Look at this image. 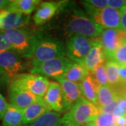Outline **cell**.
Wrapping results in <instances>:
<instances>
[{"label":"cell","instance_id":"cell-1","mask_svg":"<svg viewBox=\"0 0 126 126\" xmlns=\"http://www.w3.org/2000/svg\"><path fill=\"white\" fill-rule=\"evenodd\" d=\"M64 12L62 25L63 32L69 36H83L96 39L99 38L104 30L90 19L88 15L79 8H69Z\"/></svg>","mask_w":126,"mask_h":126},{"label":"cell","instance_id":"cell-2","mask_svg":"<svg viewBox=\"0 0 126 126\" xmlns=\"http://www.w3.org/2000/svg\"><path fill=\"white\" fill-rule=\"evenodd\" d=\"M99 113L97 106L83 97L62 116L57 126H88Z\"/></svg>","mask_w":126,"mask_h":126},{"label":"cell","instance_id":"cell-3","mask_svg":"<svg viewBox=\"0 0 126 126\" xmlns=\"http://www.w3.org/2000/svg\"><path fill=\"white\" fill-rule=\"evenodd\" d=\"M65 46L56 38L38 35L32 64L36 67L39 64L52 59L64 57Z\"/></svg>","mask_w":126,"mask_h":126},{"label":"cell","instance_id":"cell-4","mask_svg":"<svg viewBox=\"0 0 126 126\" xmlns=\"http://www.w3.org/2000/svg\"><path fill=\"white\" fill-rule=\"evenodd\" d=\"M11 46V50L23 58L32 59L34 52L38 35L25 28L2 32Z\"/></svg>","mask_w":126,"mask_h":126},{"label":"cell","instance_id":"cell-5","mask_svg":"<svg viewBox=\"0 0 126 126\" xmlns=\"http://www.w3.org/2000/svg\"><path fill=\"white\" fill-rule=\"evenodd\" d=\"M50 82L47 78L31 73H21L17 75L9 83V87L25 90L43 99Z\"/></svg>","mask_w":126,"mask_h":126},{"label":"cell","instance_id":"cell-6","mask_svg":"<svg viewBox=\"0 0 126 126\" xmlns=\"http://www.w3.org/2000/svg\"><path fill=\"white\" fill-rule=\"evenodd\" d=\"M86 9L88 17L97 25L103 29H120L121 15L120 11L109 7L97 9L87 4L85 1H81Z\"/></svg>","mask_w":126,"mask_h":126},{"label":"cell","instance_id":"cell-7","mask_svg":"<svg viewBox=\"0 0 126 126\" xmlns=\"http://www.w3.org/2000/svg\"><path fill=\"white\" fill-rule=\"evenodd\" d=\"M26 68L23 58L12 50L0 53V76L9 83Z\"/></svg>","mask_w":126,"mask_h":126},{"label":"cell","instance_id":"cell-8","mask_svg":"<svg viewBox=\"0 0 126 126\" xmlns=\"http://www.w3.org/2000/svg\"><path fill=\"white\" fill-rule=\"evenodd\" d=\"M73 63L67 57H61L39 64L36 67H33L30 71L33 74L46 78L50 77L56 80L64 76Z\"/></svg>","mask_w":126,"mask_h":126},{"label":"cell","instance_id":"cell-9","mask_svg":"<svg viewBox=\"0 0 126 126\" xmlns=\"http://www.w3.org/2000/svg\"><path fill=\"white\" fill-rule=\"evenodd\" d=\"M95 39L83 36H74L68 39L65 46V55L73 63L82 64L89 53Z\"/></svg>","mask_w":126,"mask_h":126},{"label":"cell","instance_id":"cell-10","mask_svg":"<svg viewBox=\"0 0 126 126\" xmlns=\"http://www.w3.org/2000/svg\"><path fill=\"white\" fill-rule=\"evenodd\" d=\"M126 39V32L120 29H105L99 37L105 58L109 60L113 53Z\"/></svg>","mask_w":126,"mask_h":126},{"label":"cell","instance_id":"cell-11","mask_svg":"<svg viewBox=\"0 0 126 126\" xmlns=\"http://www.w3.org/2000/svg\"><path fill=\"white\" fill-rule=\"evenodd\" d=\"M30 21V16L7 9L0 11L1 32L21 29L27 26Z\"/></svg>","mask_w":126,"mask_h":126},{"label":"cell","instance_id":"cell-12","mask_svg":"<svg viewBox=\"0 0 126 126\" xmlns=\"http://www.w3.org/2000/svg\"><path fill=\"white\" fill-rule=\"evenodd\" d=\"M62 88L63 112L68 111L83 97L81 93L80 83H74L63 78L56 79Z\"/></svg>","mask_w":126,"mask_h":126},{"label":"cell","instance_id":"cell-13","mask_svg":"<svg viewBox=\"0 0 126 126\" xmlns=\"http://www.w3.org/2000/svg\"><path fill=\"white\" fill-rule=\"evenodd\" d=\"M43 101L50 111L63 112V92L58 82H50L48 90L43 97Z\"/></svg>","mask_w":126,"mask_h":126},{"label":"cell","instance_id":"cell-14","mask_svg":"<svg viewBox=\"0 0 126 126\" xmlns=\"http://www.w3.org/2000/svg\"><path fill=\"white\" fill-rule=\"evenodd\" d=\"M9 92L11 104L22 110H24L32 104L43 99L38 98L29 91L20 88L9 87Z\"/></svg>","mask_w":126,"mask_h":126},{"label":"cell","instance_id":"cell-15","mask_svg":"<svg viewBox=\"0 0 126 126\" xmlns=\"http://www.w3.org/2000/svg\"><path fill=\"white\" fill-rule=\"evenodd\" d=\"M60 1H45L41 3L33 16V21L36 25H42L50 20L58 12L61 6Z\"/></svg>","mask_w":126,"mask_h":126},{"label":"cell","instance_id":"cell-16","mask_svg":"<svg viewBox=\"0 0 126 126\" xmlns=\"http://www.w3.org/2000/svg\"><path fill=\"white\" fill-rule=\"evenodd\" d=\"M106 60L103 48L100 44L99 38H96L94 44L92 46L89 53L86 56L82 65L92 74L94 69L99 65L104 64Z\"/></svg>","mask_w":126,"mask_h":126},{"label":"cell","instance_id":"cell-17","mask_svg":"<svg viewBox=\"0 0 126 126\" xmlns=\"http://www.w3.org/2000/svg\"><path fill=\"white\" fill-rule=\"evenodd\" d=\"M81 93L83 98L94 105H97V90L99 84L94 80L91 74L80 83Z\"/></svg>","mask_w":126,"mask_h":126},{"label":"cell","instance_id":"cell-18","mask_svg":"<svg viewBox=\"0 0 126 126\" xmlns=\"http://www.w3.org/2000/svg\"><path fill=\"white\" fill-rule=\"evenodd\" d=\"M121 94L118 88L111 86H99L97 90V107H104L118 100Z\"/></svg>","mask_w":126,"mask_h":126},{"label":"cell","instance_id":"cell-19","mask_svg":"<svg viewBox=\"0 0 126 126\" xmlns=\"http://www.w3.org/2000/svg\"><path fill=\"white\" fill-rule=\"evenodd\" d=\"M50 111V110L44 102L43 99L32 104L23 110V126L31 123L43 114Z\"/></svg>","mask_w":126,"mask_h":126},{"label":"cell","instance_id":"cell-20","mask_svg":"<svg viewBox=\"0 0 126 126\" xmlns=\"http://www.w3.org/2000/svg\"><path fill=\"white\" fill-rule=\"evenodd\" d=\"M23 110L9 104L2 118L1 126H23Z\"/></svg>","mask_w":126,"mask_h":126},{"label":"cell","instance_id":"cell-21","mask_svg":"<svg viewBox=\"0 0 126 126\" xmlns=\"http://www.w3.org/2000/svg\"><path fill=\"white\" fill-rule=\"evenodd\" d=\"M40 2L39 0H13L10 1L6 9L30 16Z\"/></svg>","mask_w":126,"mask_h":126},{"label":"cell","instance_id":"cell-22","mask_svg":"<svg viewBox=\"0 0 126 126\" xmlns=\"http://www.w3.org/2000/svg\"><path fill=\"white\" fill-rule=\"evenodd\" d=\"M90 74V72L86 69L83 65L74 63L72 66L69 68L67 72L61 78L74 83H79Z\"/></svg>","mask_w":126,"mask_h":126},{"label":"cell","instance_id":"cell-23","mask_svg":"<svg viewBox=\"0 0 126 126\" xmlns=\"http://www.w3.org/2000/svg\"><path fill=\"white\" fill-rule=\"evenodd\" d=\"M61 117V113L50 111L31 123L23 126H57Z\"/></svg>","mask_w":126,"mask_h":126},{"label":"cell","instance_id":"cell-24","mask_svg":"<svg viewBox=\"0 0 126 126\" xmlns=\"http://www.w3.org/2000/svg\"><path fill=\"white\" fill-rule=\"evenodd\" d=\"M105 67L108 78L109 86L118 88L121 86L119 77V66L112 60H107L105 63Z\"/></svg>","mask_w":126,"mask_h":126},{"label":"cell","instance_id":"cell-25","mask_svg":"<svg viewBox=\"0 0 126 126\" xmlns=\"http://www.w3.org/2000/svg\"><path fill=\"white\" fill-rule=\"evenodd\" d=\"M88 126H116V118L112 114L101 113Z\"/></svg>","mask_w":126,"mask_h":126},{"label":"cell","instance_id":"cell-26","mask_svg":"<svg viewBox=\"0 0 126 126\" xmlns=\"http://www.w3.org/2000/svg\"><path fill=\"white\" fill-rule=\"evenodd\" d=\"M91 75L93 77L99 86H109L105 64H102L97 67L92 72Z\"/></svg>","mask_w":126,"mask_h":126},{"label":"cell","instance_id":"cell-27","mask_svg":"<svg viewBox=\"0 0 126 126\" xmlns=\"http://www.w3.org/2000/svg\"><path fill=\"white\" fill-rule=\"evenodd\" d=\"M109 60L113 61L120 67L126 66V39L113 53Z\"/></svg>","mask_w":126,"mask_h":126},{"label":"cell","instance_id":"cell-28","mask_svg":"<svg viewBox=\"0 0 126 126\" xmlns=\"http://www.w3.org/2000/svg\"><path fill=\"white\" fill-rule=\"evenodd\" d=\"M11 50L9 39L2 32H0V53Z\"/></svg>","mask_w":126,"mask_h":126},{"label":"cell","instance_id":"cell-29","mask_svg":"<svg viewBox=\"0 0 126 126\" xmlns=\"http://www.w3.org/2000/svg\"><path fill=\"white\" fill-rule=\"evenodd\" d=\"M126 6V1L124 0H109L107 1V6L115 10L123 9Z\"/></svg>","mask_w":126,"mask_h":126},{"label":"cell","instance_id":"cell-30","mask_svg":"<svg viewBox=\"0 0 126 126\" xmlns=\"http://www.w3.org/2000/svg\"><path fill=\"white\" fill-rule=\"evenodd\" d=\"M85 1L95 9H102L108 7L107 0H87Z\"/></svg>","mask_w":126,"mask_h":126},{"label":"cell","instance_id":"cell-31","mask_svg":"<svg viewBox=\"0 0 126 126\" xmlns=\"http://www.w3.org/2000/svg\"><path fill=\"white\" fill-rule=\"evenodd\" d=\"M9 105V104H8L2 94L0 93V120H2Z\"/></svg>","mask_w":126,"mask_h":126},{"label":"cell","instance_id":"cell-32","mask_svg":"<svg viewBox=\"0 0 126 126\" xmlns=\"http://www.w3.org/2000/svg\"><path fill=\"white\" fill-rule=\"evenodd\" d=\"M118 100H119V99H118ZM118 100H116V101L113 102H112L111 104H109L107 106H104V107H99V110H100V112L104 113L112 114L113 110L115 109V108H116V106H117Z\"/></svg>","mask_w":126,"mask_h":126},{"label":"cell","instance_id":"cell-33","mask_svg":"<svg viewBox=\"0 0 126 126\" xmlns=\"http://www.w3.org/2000/svg\"><path fill=\"white\" fill-rule=\"evenodd\" d=\"M119 11L121 15V28L126 32V6Z\"/></svg>","mask_w":126,"mask_h":126},{"label":"cell","instance_id":"cell-34","mask_svg":"<svg viewBox=\"0 0 126 126\" xmlns=\"http://www.w3.org/2000/svg\"><path fill=\"white\" fill-rule=\"evenodd\" d=\"M119 77L121 84H126V66H119Z\"/></svg>","mask_w":126,"mask_h":126},{"label":"cell","instance_id":"cell-35","mask_svg":"<svg viewBox=\"0 0 126 126\" xmlns=\"http://www.w3.org/2000/svg\"><path fill=\"white\" fill-rule=\"evenodd\" d=\"M117 106L126 114V99L121 96L118 100Z\"/></svg>","mask_w":126,"mask_h":126},{"label":"cell","instance_id":"cell-36","mask_svg":"<svg viewBox=\"0 0 126 126\" xmlns=\"http://www.w3.org/2000/svg\"><path fill=\"white\" fill-rule=\"evenodd\" d=\"M116 126H126V114L116 119Z\"/></svg>","mask_w":126,"mask_h":126},{"label":"cell","instance_id":"cell-37","mask_svg":"<svg viewBox=\"0 0 126 126\" xmlns=\"http://www.w3.org/2000/svg\"><path fill=\"white\" fill-rule=\"evenodd\" d=\"M121 96L123 97L126 99V84H121L119 87H118Z\"/></svg>","mask_w":126,"mask_h":126},{"label":"cell","instance_id":"cell-38","mask_svg":"<svg viewBox=\"0 0 126 126\" xmlns=\"http://www.w3.org/2000/svg\"><path fill=\"white\" fill-rule=\"evenodd\" d=\"M10 1L7 0H0V11L7 8Z\"/></svg>","mask_w":126,"mask_h":126}]
</instances>
